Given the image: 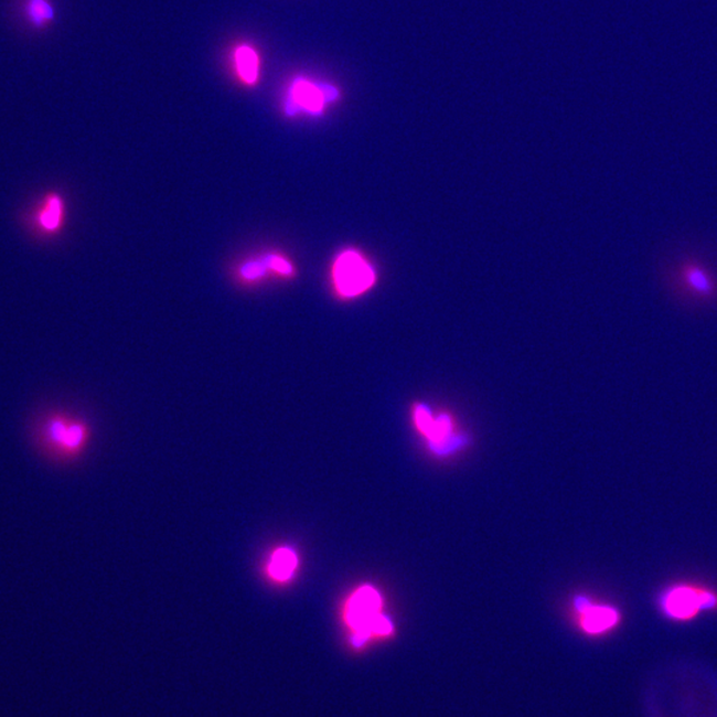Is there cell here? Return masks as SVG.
Listing matches in <instances>:
<instances>
[{
  "instance_id": "10",
  "label": "cell",
  "mask_w": 717,
  "mask_h": 717,
  "mask_svg": "<svg viewBox=\"0 0 717 717\" xmlns=\"http://www.w3.org/2000/svg\"><path fill=\"white\" fill-rule=\"evenodd\" d=\"M584 629L590 634H599L609 630L618 622V614L614 609L608 606H590L586 604L581 609Z\"/></svg>"
},
{
  "instance_id": "1",
  "label": "cell",
  "mask_w": 717,
  "mask_h": 717,
  "mask_svg": "<svg viewBox=\"0 0 717 717\" xmlns=\"http://www.w3.org/2000/svg\"><path fill=\"white\" fill-rule=\"evenodd\" d=\"M655 270L664 296L691 315L717 312V246L681 238L657 254Z\"/></svg>"
},
{
  "instance_id": "5",
  "label": "cell",
  "mask_w": 717,
  "mask_h": 717,
  "mask_svg": "<svg viewBox=\"0 0 717 717\" xmlns=\"http://www.w3.org/2000/svg\"><path fill=\"white\" fill-rule=\"evenodd\" d=\"M717 599L710 592L676 586L662 597L663 611L671 618L689 619L704 609L715 608Z\"/></svg>"
},
{
  "instance_id": "11",
  "label": "cell",
  "mask_w": 717,
  "mask_h": 717,
  "mask_svg": "<svg viewBox=\"0 0 717 717\" xmlns=\"http://www.w3.org/2000/svg\"><path fill=\"white\" fill-rule=\"evenodd\" d=\"M234 61H236V67L240 81L245 84H256L259 76V57L256 51H254L249 45H240L234 54Z\"/></svg>"
},
{
  "instance_id": "3",
  "label": "cell",
  "mask_w": 717,
  "mask_h": 717,
  "mask_svg": "<svg viewBox=\"0 0 717 717\" xmlns=\"http://www.w3.org/2000/svg\"><path fill=\"white\" fill-rule=\"evenodd\" d=\"M332 280L339 296L354 298L371 289L375 283V272L361 254L347 250L335 259Z\"/></svg>"
},
{
  "instance_id": "12",
  "label": "cell",
  "mask_w": 717,
  "mask_h": 717,
  "mask_svg": "<svg viewBox=\"0 0 717 717\" xmlns=\"http://www.w3.org/2000/svg\"><path fill=\"white\" fill-rule=\"evenodd\" d=\"M451 420L448 417H441L438 421H434L427 436L435 445H441L448 438L449 434H451Z\"/></svg>"
},
{
  "instance_id": "9",
  "label": "cell",
  "mask_w": 717,
  "mask_h": 717,
  "mask_svg": "<svg viewBox=\"0 0 717 717\" xmlns=\"http://www.w3.org/2000/svg\"><path fill=\"white\" fill-rule=\"evenodd\" d=\"M21 15L32 31H43L55 21V9L51 0H22Z\"/></svg>"
},
{
  "instance_id": "8",
  "label": "cell",
  "mask_w": 717,
  "mask_h": 717,
  "mask_svg": "<svg viewBox=\"0 0 717 717\" xmlns=\"http://www.w3.org/2000/svg\"><path fill=\"white\" fill-rule=\"evenodd\" d=\"M65 205L61 194L49 193L38 206L34 223L43 234H56L62 229Z\"/></svg>"
},
{
  "instance_id": "2",
  "label": "cell",
  "mask_w": 717,
  "mask_h": 717,
  "mask_svg": "<svg viewBox=\"0 0 717 717\" xmlns=\"http://www.w3.org/2000/svg\"><path fill=\"white\" fill-rule=\"evenodd\" d=\"M39 445L50 456L74 459L88 446L90 430L86 422L68 415H50L38 432Z\"/></svg>"
},
{
  "instance_id": "4",
  "label": "cell",
  "mask_w": 717,
  "mask_h": 717,
  "mask_svg": "<svg viewBox=\"0 0 717 717\" xmlns=\"http://www.w3.org/2000/svg\"><path fill=\"white\" fill-rule=\"evenodd\" d=\"M381 597L371 586H363L357 589L349 599L345 606V622L352 630H355V643L366 641L371 634H374V625L379 618Z\"/></svg>"
},
{
  "instance_id": "7",
  "label": "cell",
  "mask_w": 717,
  "mask_h": 717,
  "mask_svg": "<svg viewBox=\"0 0 717 717\" xmlns=\"http://www.w3.org/2000/svg\"><path fill=\"white\" fill-rule=\"evenodd\" d=\"M299 567L298 554L292 547L280 546L266 563V576L274 585H287L295 579Z\"/></svg>"
},
{
  "instance_id": "6",
  "label": "cell",
  "mask_w": 717,
  "mask_h": 717,
  "mask_svg": "<svg viewBox=\"0 0 717 717\" xmlns=\"http://www.w3.org/2000/svg\"><path fill=\"white\" fill-rule=\"evenodd\" d=\"M290 104L292 109H302L311 115L322 114V110L330 100L336 97V90L317 86V84L304 79H298L290 88Z\"/></svg>"
}]
</instances>
